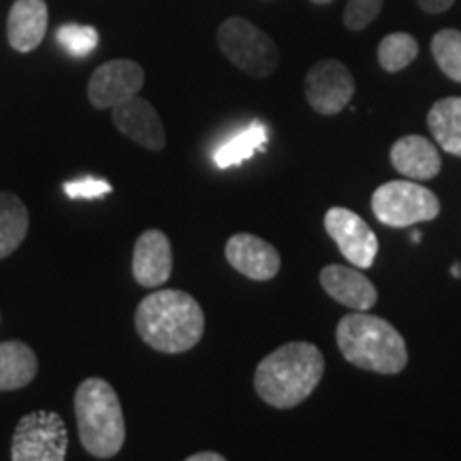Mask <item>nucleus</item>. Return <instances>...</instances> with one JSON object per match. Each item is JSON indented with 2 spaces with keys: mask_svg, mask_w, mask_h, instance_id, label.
<instances>
[{
  "mask_svg": "<svg viewBox=\"0 0 461 461\" xmlns=\"http://www.w3.org/2000/svg\"><path fill=\"white\" fill-rule=\"evenodd\" d=\"M374 216L387 227L406 229L429 222L440 214V199L429 188L411 180L387 182L372 194Z\"/></svg>",
  "mask_w": 461,
  "mask_h": 461,
  "instance_id": "nucleus-6",
  "label": "nucleus"
},
{
  "mask_svg": "<svg viewBox=\"0 0 461 461\" xmlns=\"http://www.w3.org/2000/svg\"><path fill=\"white\" fill-rule=\"evenodd\" d=\"M48 5L45 0H15L9 11L7 39L20 54L34 51L48 32Z\"/></svg>",
  "mask_w": 461,
  "mask_h": 461,
  "instance_id": "nucleus-15",
  "label": "nucleus"
},
{
  "mask_svg": "<svg viewBox=\"0 0 461 461\" xmlns=\"http://www.w3.org/2000/svg\"><path fill=\"white\" fill-rule=\"evenodd\" d=\"M325 230L350 265L359 269L372 267L378 255V238L359 214L346 207H331L325 214Z\"/></svg>",
  "mask_w": 461,
  "mask_h": 461,
  "instance_id": "nucleus-9",
  "label": "nucleus"
},
{
  "mask_svg": "<svg viewBox=\"0 0 461 461\" xmlns=\"http://www.w3.org/2000/svg\"><path fill=\"white\" fill-rule=\"evenodd\" d=\"M224 257L235 272L255 282H267L280 272L278 250L252 233H235L224 246Z\"/></svg>",
  "mask_w": 461,
  "mask_h": 461,
  "instance_id": "nucleus-11",
  "label": "nucleus"
},
{
  "mask_svg": "<svg viewBox=\"0 0 461 461\" xmlns=\"http://www.w3.org/2000/svg\"><path fill=\"white\" fill-rule=\"evenodd\" d=\"M338 348L355 367L376 374H400L408 366V348L391 322L367 312L344 316L336 330Z\"/></svg>",
  "mask_w": 461,
  "mask_h": 461,
  "instance_id": "nucleus-3",
  "label": "nucleus"
},
{
  "mask_svg": "<svg viewBox=\"0 0 461 461\" xmlns=\"http://www.w3.org/2000/svg\"><path fill=\"white\" fill-rule=\"evenodd\" d=\"M325 374V359L314 344L288 342L257 366L255 389L269 406L295 408L308 400Z\"/></svg>",
  "mask_w": 461,
  "mask_h": 461,
  "instance_id": "nucleus-2",
  "label": "nucleus"
},
{
  "mask_svg": "<svg viewBox=\"0 0 461 461\" xmlns=\"http://www.w3.org/2000/svg\"><path fill=\"white\" fill-rule=\"evenodd\" d=\"M412 241H420V235H419V230H414V233H412Z\"/></svg>",
  "mask_w": 461,
  "mask_h": 461,
  "instance_id": "nucleus-30",
  "label": "nucleus"
},
{
  "mask_svg": "<svg viewBox=\"0 0 461 461\" xmlns=\"http://www.w3.org/2000/svg\"><path fill=\"white\" fill-rule=\"evenodd\" d=\"M384 0H348L344 9V26L348 31H366L383 11Z\"/></svg>",
  "mask_w": 461,
  "mask_h": 461,
  "instance_id": "nucleus-24",
  "label": "nucleus"
},
{
  "mask_svg": "<svg viewBox=\"0 0 461 461\" xmlns=\"http://www.w3.org/2000/svg\"><path fill=\"white\" fill-rule=\"evenodd\" d=\"M431 54L436 65L448 79L461 84V31L445 28L431 39Z\"/></svg>",
  "mask_w": 461,
  "mask_h": 461,
  "instance_id": "nucleus-22",
  "label": "nucleus"
},
{
  "mask_svg": "<svg viewBox=\"0 0 461 461\" xmlns=\"http://www.w3.org/2000/svg\"><path fill=\"white\" fill-rule=\"evenodd\" d=\"M112 120L115 129L122 132L124 137L140 143L149 152H158V149L165 148L167 135L158 112L152 107V103L141 99L140 95L112 107Z\"/></svg>",
  "mask_w": 461,
  "mask_h": 461,
  "instance_id": "nucleus-12",
  "label": "nucleus"
},
{
  "mask_svg": "<svg viewBox=\"0 0 461 461\" xmlns=\"http://www.w3.org/2000/svg\"><path fill=\"white\" fill-rule=\"evenodd\" d=\"M99 31L86 24H65L58 28L56 41L73 58H86L99 45Z\"/></svg>",
  "mask_w": 461,
  "mask_h": 461,
  "instance_id": "nucleus-23",
  "label": "nucleus"
},
{
  "mask_svg": "<svg viewBox=\"0 0 461 461\" xmlns=\"http://www.w3.org/2000/svg\"><path fill=\"white\" fill-rule=\"evenodd\" d=\"M419 56V43L412 34L393 32L387 34L378 45V62L387 73L403 71Z\"/></svg>",
  "mask_w": 461,
  "mask_h": 461,
  "instance_id": "nucleus-21",
  "label": "nucleus"
},
{
  "mask_svg": "<svg viewBox=\"0 0 461 461\" xmlns=\"http://www.w3.org/2000/svg\"><path fill=\"white\" fill-rule=\"evenodd\" d=\"M321 286L331 299L355 312H367L378 302L376 286L359 272V267L327 265L321 272Z\"/></svg>",
  "mask_w": 461,
  "mask_h": 461,
  "instance_id": "nucleus-14",
  "label": "nucleus"
},
{
  "mask_svg": "<svg viewBox=\"0 0 461 461\" xmlns=\"http://www.w3.org/2000/svg\"><path fill=\"white\" fill-rule=\"evenodd\" d=\"M428 126L438 146L461 158V96L434 103L428 113Z\"/></svg>",
  "mask_w": 461,
  "mask_h": 461,
  "instance_id": "nucleus-18",
  "label": "nucleus"
},
{
  "mask_svg": "<svg viewBox=\"0 0 461 461\" xmlns=\"http://www.w3.org/2000/svg\"><path fill=\"white\" fill-rule=\"evenodd\" d=\"M218 48L227 60L250 77H269L280 62L274 39L244 17H229L218 28Z\"/></svg>",
  "mask_w": 461,
  "mask_h": 461,
  "instance_id": "nucleus-5",
  "label": "nucleus"
},
{
  "mask_svg": "<svg viewBox=\"0 0 461 461\" xmlns=\"http://www.w3.org/2000/svg\"><path fill=\"white\" fill-rule=\"evenodd\" d=\"M173 274L171 241L163 230L148 229L132 248V278L143 288H158Z\"/></svg>",
  "mask_w": 461,
  "mask_h": 461,
  "instance_id": "nucleus-13",
  "label": "nucleus"
},
{
  "mask_svg": "<svg viewBox=\"0 0 461 461\" xmlns=\"http://www.w3.org/2000/svg\"><path fill=\"white\" fill-rule=\"evenodd\" d=\"M146 82V73L129 58H118L101 65L92 73L88 84V99L92 107L112 109L135 96Z\"/></svg>",
  "mask_w": 461,
  "mask_h": 461,
  "instance_id": "nucleus-10",
  "label": "nucleus"
},
{
  "mask_svg": "<svg viewBox=\"0 0 461 461\" xmlns=\"http://www.w3.org/2000/svg\"><path fill=\"white\" fill-rule=\"evenodd\" d=\"M312 3H314V5H331L333 0H312Z\"/></svg>",
  "mask_w": 461,
  "mask_h": 461,
  "instance_id": "nucleus-29",
  "label": "nucleus"
},
{
  "mask_svg": "<svg viewBox=\"0 0 461 461\" xmlns=\"http://www.w3.org/2000/svg\"><path fill=\"white\" fill-rule=\"evenodd\" d=\"M188 461H224V455L216 451H201V453L190 455Z\"/></svg>",
  "mask_w": 461,
  "mask_h": 461,
  "instance_id": "nucleus-27",
  "label": "nucleus"
},
{
  "mask_svg": "<svg viewBox=\"0 0 461 461\" xmlns=\"http://www.w3.org/2000/svg\"><path fill=\"white\" fill-rule=\"evenodd\" d=\"M39 372L37 355L20 339L0 342V391L24 389Z\"/></svg>",
  "mask_w": 461,
  "mask_h": 461,
  "instance_id": "nucleus-17",
  "label": "nucleus"
},
{
  "mask_svg": "<svg viewBox=\"0 0 461 461\" xmlns=\"http://www.w3.org/2000/svg\"><path fill=\"white\" fill-rule=\"evenodd\" d=\"M65 193L68 199H103L105 194L113 193V186L107 180L99 177H84L65 184Z\"/></svg>",
  "mask_w": 461,
  "mask_h": 461,
  "instance_id": "nucleus-25",
  "label": "nucleus"
},
{
  "mask_svg": "<svg viewBox=\"0 0 461 461\" xmlns=\"http://www.w3.org/2000/svg\"><path fill=\"white\" fill-rule=\"evenodd\" d=\"M391 165L411 180H431L442 169L438 148L420 135H406L391 146Z\"/></svg>",
  "mask_w": 461,
  "mask_h": 461,
  "instance_id": "nucleus-16",
  "label": "nucleus"
},
{
  "mask_svg": "<svg viewBox=\"0 0 461 461\" xmlns=\"http://www.w3.org/2000/svg\"><path fill=\"white\" fill-rule=\"evenodd\" d=\"M79 442L96 459H112L126 440L124 412L118 393L103 378H88L75 391Z\"/></svg>",
  "mask_w": 461,
  "mask_h": 461,
  "instance_id": "nucleus-4",
  "label": "nucleus"
},
{
  "mask_svg": "<svg viewBox=\"0 0 461 461\" xmlns=\"http://www.w3.org/2000/svg\"><path fill=\"white\" fill-rule=\"evenodd\" d=\"M135 327L152 350L180 355L201 342L205 314L193 295L163 288L141 299L135 312Z\"/></svg>",
  "mask_w": 461,
  "mask_h": 461,
  "instance_id": "nucleus-1",
  "label": "nucleus"
},
{
  "mask_svg": "<svg viewBox=\"0 0 461 461\" xmlns=\"http://www.w3.org/2000/svg\"><path fill=\"white\" fill-rule=\"evenodd\" d=\"M265 143H267V129L261 122H252L246 131H241L240 135H235L233 140H229L224 146L216 149L214 163L221 167V169H227V167L241 165L248 160L257 149H265Z\"/></svg>",
  "mask_w": 461,
  "mask_h": 461,
  "instance_id": "nucleus-20",
  "label": "nucleus"
},
{
  "mask_svg": "<svg viewBox=\"0 0 461 461\" xmlns=\"http://www.w3.org/2000/svg\"><path fill=\"white\" fill-rule=\"evenodd\" d=\"M68 434L65 419L58 412L37 411L20 419L11 440L14 461H62L67 459Z\"/></svg>",
  "mask_w": 461,
  "mask_h": 461,
  "instance_id": "nucleus-7",
  "label": "nucleus"
},
{
  "mask_svg": "<svg viewBox=\"0 0 461 461\" xmlns=\"http://www.w3.org/2000/svg\"><path fill=\"white\" fill-rule=\"evenodd\" d=\"M355 90L353 73L333 58L316 62L305 75V99L321 115H336L348 107Z\"/></svg>",
  "mask_w": 461,
  "mask_h": 461,
  "instance_id": "nucleus-8",
  "label": "nucleus"
},
{
  "mask_svg": "<svg viewBox=\"0 0 461 461\" xmlns=\"http://www.w3.org/2000/svg\"><path fill=\"white\" fill-rule=\"evenodd\" d=\"M31 216L17 194L0 190V258L14 255L26 240Z\"/></svg>",
  "mask_w": 461,
  "mask_h": 461,
  "instance_id": "nucleus-19",
  "label": "nucleus"
},
{
  "mask_svg": "<svg viewBox=\"0 0 461 461\" xmlns=\"http://www.w3.org/2000/svg\"><path fill=\"white\" fill-rule=\"evenodd\" d=\"M451 272H453L455 278H459V276H461V267H459V265H453V269H451Z\"/></svg>",
  "mask_w": 461,
  "mask_h": 461,
  "instance_id": "nucleus-28",
  "label": "nucleus"
},
{
  "mask_svg": "<svg viewBox=\"0 0 461 461\" xmlns=\"http://www.w3.org/2000/svg\"><path fill=\"white\" fill-rule=\"evenodd\" d=\"M417 3L425 14H445L453 7L455 0H417Z\"/></svg>",
  "mask_w": 461,
  "mask_h": 461,
  "instance_id": "nucleus-26",
  "label": "nucleus"
}]
</instances>
